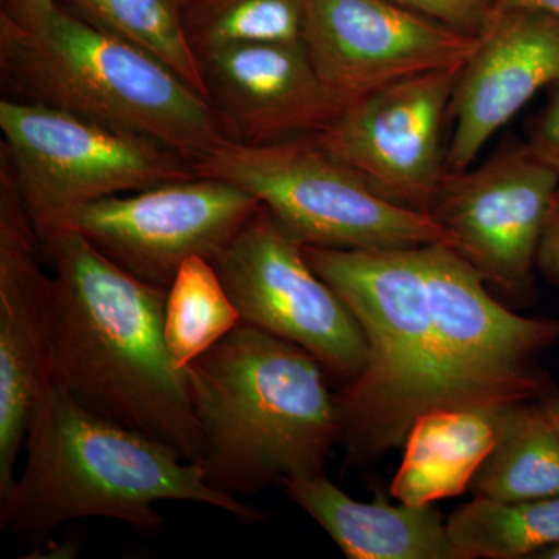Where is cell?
I'll return each mask as SVG.
<instances>
[{
	"instance_id": "obj_9",
	"label": "cell",
	"mask_w": 559,
	"mask_h": 559,
	"mask_svg": "<svg viewBox=\"0 0 559 559\" xmlns=\"http://www.w3.org/2000/svg\"><path fill=\"white\" fill-rule=\"evenodd\" d=\"M212 263L241 323L299 345L345 384L362 373L359 323L263 205Z\"/></svg>"
},
{
	"instance_id": "obj_27",
	"label": "cell",
	"mask_w": 559,
	"mask_h": 559,
	"mask_svg": "<svg viewBox=\"0 0 559 559\" xmlns=\"http://www.w3.org/2000/svg\"><path fill=\"white\" fill-rule=\"evenodd\" d=\"M57 0H3L2 20L25 32H38L50 20Z\"/></svg>"
},
{
	"instance_id": "obj_23",
	"label": "cell",
	"mask_w": 559,
	"mask_h": 559,
	"mask_svg": "<svg viewBox=\"0 0 559 559\" xmlns=\"http://www.w3.org/2000/svg\"><path fill=\"white\" fill-rule=\"evenodd\" d=\"M305 0H193L187 32L198 57L257 44L304 43Z\"/></svg>"
},
{
	"instance_id": "obj_29",
	"label": "cell",
	"mask_w": 559,
	"mask_h": 559,
	"mask_svg": "<svg viewBox=\"0 0 559 559\" xmlns=\"http://www.w3.org/2000/svg\"><path fill=\"white\" fill-rule=\"evenodd\" d=\"M540 406L546 411L547 417L550 418L551 425L555 426L559 436V396L547 395L539 400Z\"/></svg>"
},
{
	"instance_id": "obj_10",
	"label": "cell",
	"mask_w": 559,
	"mask_h": 559,
	"mask_svg": "<svg viewBox=\"0 0 559 559\" xmlns=\"http://www.w3.org/2000/svg\"><path fill=\"white\" fill-rule=\"evenodd\" d=\"M260 207L240 187L198 175L81 205L58 229L79 231L121 270L168 290L187 260L212 261Z\"/></svg>"
},
{
	"instance_id": "obj_13",
	"label": "cell",
	"mask_w": 559,
	"mask_h": 559,
	"mask_svg": "<svg viewBox=\"0 0 559 559\" xmlns=\"http://www.w3.org/2000/svg\"><path fill=\"white\" fill-rule=\"evenodd\" d=\"M558 187L559 171L527 143L506 146L480 167L447 171L429 215L485 282L527 297L540 230Z\"/></svg>"
},
{
	"instance_id": "obj_11",
	"label": "cell",
	"mask_w": 559,
	"mask_h": 559,
	"mask_svg": "<svg viewBox=\"0 0 559 559\" xmlns=\"http://www.w3.org/2000/svg\"><path fill=\"white\" fill-rule=\"evenodd\" d=\"M462 69L382 87L342 108L310 139L384 200L429 215L448 171L441 135Z\"/></svg>"
},
{
	"instance_id": "obj_28",
	"label": "cell",
	"mask_w": 559,
	"mask_h": 559,
	"mask_svg": "<svg viewBox=\"0 0 559 559\" xmlns=\"http://www.w3.org/2000/svg\"><path fill=\"white\" fill-rule=\"evenodd\" d=\"M496 10H532L559 20V0H495Z\"/></svg>"
},
{
	"instance_id": "obj_18",
	"label": "cell",
	"mask_w": 559,
	"mask_h": 559,
	"mask_svg": "<svg viewBox=\"0 0 559 559\" xmlns=\"http://www.w3.org/2000/svg\"><path fill=\"white\" fill-rule=\"evenodd\" d=\"M496 436V412H426L404 440L403 462L390 492L399 502L417 507L463 495L495 447Z\"/></svg>"
},
{
	"instance_id": "obj_20",
	"label": "cell",
	"mask_w": 559,
	"mask_h": 559,
	"mask_svg": "<svg viewBox=\"0 0 559 559\" xmlns=\"http://www.w3.org/2000/svg\"><path fill=\"white\" fill-rule=\"evenodd\" d=\"M103 31L159 58L207 100L202 66L187 32L193 0H57Z\"/></svg>"
},
{
	"instance_id": "obj_3",
	"label": "cell",
	"mask_w": 559,
	"mask_h": 559,
	"mask_svg": "<svg viewBox=\"0 0 559 559\" xmlns=\"http://www.w3.org/2000/svg\"><path fill=\"white\" fill-rule=\"evenodd\" d=\"M200 423V465L241 499L289 477L325 473L337 443L334 393L299 345L240 323L183 369Z\"/></svg>"
},
{
	"instance_id": "obj_1",
	"label": "cell",
	"mask_w": 559,
	"mask_h": 559,
	"mask_svg": "<svg viewBox=\"0 0 559 559\" xmlns=\"http://www.w3.org/2000/svg\"><path fill=\"white\" fill-rule=\"evenodd\" d=\"M39 242L53 283V382L95 414L200 463V423L165 341L167 290L121 270L68 227Z\"/></svg>"
},
{
	"instance_id": "obj_24",
	"label": "cell",
	"mask_w": 559,
	"mask_h": 559,
	"mask_svg": "<svg viewBox=\"0 0 559 559\" xmlns=\"http://www.w3.org/2000/svg\"><path fill=\"white\" fill-rule=\"evenodd\" d=\"M471 36H480L495 13V0H393Z\"/></svg>"
},
{
	"instance_id": "obj_22",
	"label": "cell",
	"mask_w": 559,
	"mask_h": 559,
	"mask_svg": "<svg viewBox=\"0 0 559 559\" xmlns=\"http://www.w3.org/2000/svg\"><path fill=\"white\" fill-rule=\"evenodd\" d=\"M241 323L240 312L212 261L193 257L180 266L167 290L165 341L180 370Z\"/></svg>"
},
{
	"instance_id": "obj_16",
	"label": "cell",
	"mask_w": 559,
	"mask_h": 559,
	"mask_svg": "<svg viewBox=\"0 0 559 559\" xmlns=\"http://www.w3.org/2000/svg\"><path fill=\"white\" fill-rule=\"evenodd\" d=\"M557 83L559 20L540 11L495 10L452 98L447 170L469 168L500 128Z\"/></svg>"
},
{
	"instance_id": "obj_2",
	"label": "cell",
	"mask_w": 559,
	"mask_h": 559,
	"mask_svg": "<svg viewBox=\"0 0 559 559\" xmlns=\"http://www.w3.org/2000/svg\"><path fill=\"white\" fill-rule=\"evenodd\" d=\"M25 463L0 499V528L46 536L80 520H112L156 535L160 502H190L224 511L245 524L266 513L213 488L200 463L170 444L95 414L51 382L28 421Z\"/></svg>"
},
{
	"instance_id": "obj_30",
	"label": "cell",
	"mask_w": 559,
	"mask_h": 559,
	"mask_svg": "<svg viewBox=\"0 0 559 559\" xmlns=\"http://www.w3.org/2000/svg\"><path fill=\"white\" fill-rule=\"evenodd\" d=\"M532 558L535 559H559V543L554 546L546 547V549L536 551Z\"/></svg>"
},
{
	"instance_id": "obj_14",
	"label": "cell",
	"mask_w": 559,
	"mask_h": 559,
	"mask_svg": "<svg viewBox=\"0 0 559 559\" xmlns=\"http://www.w3.org/2000/svg\"><path fill=\"white\" fill-rule=\"evenodd\" d=\"M43 260L38 234L0 154V499L16 480L32 412L53 382V283Z\"/></svg>"
},
{
	"instance_id": "obj_7",
	"label": "cell",
	"mask_w": 559,
	"mask_h": 559,
	"mask_svg": "<svg viewBox=\"0 0 559 559\" xmlns=\"http://www.w3.org/2000/svg\"><path fill=\"white\" fill-rule=\"evenodd\" d=\"M433 326L436 409L498 412L550 395L538 366L559 323L514 314L448 245L419 248Z\"/></svg>"
},
{
	"instance_id": "obj_6",
	"label": "cell",
	"mask_w": 559,
	"mask_h": 559,
	"mask_svg": "<svg viewBox=\"0 0 559 559\" xmlns=\"http://www.w3.org/2000/svg\"><path fill=\"white\" fill-rule=\"evenodd\" d=\"M194 170L248 191L301 246L452 248L451 235L432 216L384 200L310 138L266 145L227 139L198 162Z\"/></svg>"
},
{
	"instance_id": "obj_17",
	"label": "cell",
	"mask_w": 559,
	"mask_h": 559,
	"mask_svg": "<svg viewBox=\"0 0 559 559\" xmlns=\"http://www.w3.org/2000/svg\"><path fill=\"white\" fill-rule=\"evenodd\" d=\"M278 487L349 559H460L447 522L433 506L359 502L325 473L289 477Z\"/></svg>"
},
{
	"instance_id": "obj_19",
	"label": "cell",
	"mask_w": 559,
	"mask_h": 559,
	"mask_svg": "<svg viewBox=\"0 0 559 559\" xmlns=\"http://www.w3.org/2000/svg\"><path fill=\"white\" fill-rule=\"evenodd\" d=\"M495 447L474 474V498L498 502L559 496V436L539 401L496 412Z\"/></svg>"
},
{
	"instance_id": "obj_25",
	"label": "cell",
	"mask_w": 559,
	"mask_h": 559,
	"mask_svg": "<svg viewBox=\"0 0 559 559\" xmlns=\"http://www.w3.org/2000/svg\"><path fill=\"white\" fill-rule=\"evenodd\" d=\"M527 145L539 159L559 171V83L555 84L549 103L533 123Z\"/></svg>"
},
{
	"instance_id": "obj_5",
	"label": "cell",
	"mask_w": 559,
	"mask_h": 559,
	"mask_svg": "<svg viewBox=\"0 0 559 559\" xmlns=\"http://www.w3.org/2000/svg\"><path fill=\"white\" fill-rule=\"evenodd\" d=\"M312 270L344 301L367 341V364L334 393L337 444L367 463L404 444L418 417L436 409L433 326L419 248L304 246Z\"/></svg>"
},
{
	"instance_id": "obj_26",
	"label": "cell",
	"mask_w": 559,
	"mask_h": 559,
	"mask_svg": "<svg viewBox=\"0 0 559 559\" xmlns=\"http://www.w3.org/2000/svg\"><path fill=\"white\" fill-rule=\"evenodd\" d=\"M536 267L550 283L559 286V187L551 198L540 230Z\"/></svg>"
},
{
	"instance_id": "obj_15",
	"label": "cell",
	"mask_w": 559,
	"mask_h": 559,
	"mask_svg": "<svg viewBox=\"0 0 559 559\" xmlns=\"http://www.w3.org/2000/svg\"><path fill=\"white\" fill-rule=\"evenodd\" d=\"M221 130L248 145L312 138L340 114L300 44H257L201 57Z\"/></svg>"
},
{
	"instance_id": "obj_8",
	"label": "cell",
	"mask_w": 559,
	"mask_h": 559,
	"mask_svg": "<svg viewBox=\"0 0 559 559\" xmlns=\"http://www.w3.org/2000/svg\"><path fill=\"white\" fill-rule=\"evenodd\" d=\"M2 154L39 238L73 210L198 176L178 153L64 110L3 98Z\"/></svg>"
},
{
	"instance_id": "obj_21",
	"label": "cell",
	"mask_w": 559,
	"mask_h": 559,
	"mask_svg": "<svg viewBox=\"0 0 559 559\" xmlns=\"http://www.w3.org/2000/svg\"><path fill=\"white\" fill-rule=\"evenodd\" d=\"M447 527L460 559L532 558L559 543V496L522 502L474 498Z\"/></svg>"
},
{
	"instance_id": "obj_4",
	"label": "cell",
	"mask_w": 559,
	"mask_h": 559,
	"mask_svg": "<svg viewBox=\"0 0 559 559\" xmlns=\"http://www.w3.org/2000/svg\"><path fill=\"white\" fill-rule=\"evenodd\" d=\"M0 72L11 100L154 140L193 167L227 140L209 102L165 62L61 3L38 32L0 17Z\"/></svg>"
},
{
	"instance_id": "obj_12",
	"label": "cell",
	"mask_w": 559,
	"mask_h": 559,
	"mask_svg": "<svg viewBox=\"0 0 559 559\" xmlns=\"http://www.w3.org/2000/svg\"><path fill=\"white\" fill-rule=\"evenodd\" d=\"M477 44L393 0H305L304 47L340 109L401 80L463 68Z\"/></svg>"
}]
</instances>
